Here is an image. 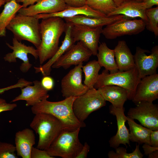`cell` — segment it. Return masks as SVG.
<instances>
[{
	"mask_svg": "<svg viewBox=\"0 0 158 158\" xmlns=\"http://www.w3.org/2000/svg\"><path fill=\"white\" fill-rule=\"evenodd\" d=\"M66 25L63 18L59 17L42 19L40 23L41 43L36 49L40 64L51 59L57 51L60 38L65 30Z\"/></svg>",
	"mask_w": 158,
	"mask_h": 158,
	"instance_id": "obj_1",
	"label": "cell"
},
{
	"mask_svg": "<svg viewBox=\"0 0 158 158\" xmlns=\"http://www.w3.org/2000/svg\"><path fill=\"white\" fill-rule=\"evenodd\" d=\"M77 97H71L56 102L43 100L32 107L31 110L35 114L42 113L51 115L61 122L63 129L74 130L86 126L78 120L73 111V103Z\"/></svg>",
	"mask_w": 158,
	"mask_h": 158,
	"instance_id": "obj_2",
	"label": "cell"
},
{
	"mask_svg": "<svg viewBox=\"0 0 158 158\" xmlns=\"http://www.w3.org/2000/svg\"><path fill=\"white\" fill-rule=\"evenodd\" d=\"M35 115L30 126L39 135L37 147L46 150L63 129V126L58 119L50 114Z\"/></svg>",
	"mask_w": 158,
	"mask_h": 158,
	"instance_id": "obj_3",
	"label": "cell"
},
{
	"mask_svg": "<svg viewBox=\"0 0 158 158\" xmlns=\"http://www.w3.org/2000/svg\"><path fill=\"white\" fill-rule=\"evenodd\" d=\"M39 19L34 16L16 14L6 27L19 41H27L37 49L41 41Z\"/></svg>",
	"mask_w": 158,
	"mask_h": 158,
	"instance_id": "obj_4",
	"label": "cell"
},
{
	"mask_svg": "<svg viewBox=\"0 0 158 158\" xmlns=\"http://www.w3.org/2000/svg\"><path fill=\"white\" fill-rule=\"evenodd\" d=\"M140 79L137 68L119 71L111 74L106 69L99 75L94 87L96 89L108 85H115L125 89L128 95V99L132 100L134 97L137 86Z\"/></svg>",
	"mask_w": 158,
	"mask_h": 158,
	"instance_id": "obj_5",
	"label": "cell"
},
{
	"mask_svg": "<svg viewBox=\"0 0 158 158\" xmlns=\"http://www.w3.org/2000/svg\"><path fill=\"white\" fill-rule=\"evenodd\" d=\"M80 128L63 129L46 150L49 154L53 158H76L83 146L79 138Z\"/></svg>",
	"mask_w": 158,
	"mask_h": 158,
	"instance_id": "obj_6",
	"label": "cell"
},
{
	"mask_svg": "<svg viewBox=\"0 0 158 158\" xmlns=\"http://www.w3.org/2000/svg\"><path fill=\"white\" fill-rule=\"evenodd\" d=\"M106 104L98 90L93 87L75 99L73 109L77 118L83 123L91 113L105 106Z\"/></svg>",
	"mask_w": 158,
	"mask_h": 158,
	"instance_id": "obj_7",
	"label": "cell"
},
{
	"mask_svg": "<svg viewBox=\"0 0 158 158\" xmlns=\"http://www.w3.org/2000/svg\"><path fill=\"white\" fill-rule=\"evenodd\" d=\"M146 25L142 19L132 20L126 17L106 26L102 34L107 39H114L123 35L138 34L145 30Z\"/></svg>",
	"mask_w": 158,
	"mask_h": 158,
	"instance_id": "obj_8",
	"label": "cell"
},
{
	"mask_svg": "<svg viewBox=\"0 0 158 158\" xmlns=\"http://www.w3.org/2000/svg\"><path fill=\"white\" fill-rule=\"evenodd\" d=\"M131 108L128 117L139 121L141 125L152 130H158V106L152 102H140Z\"/></svg>",
	"mask_w": 158,
	"mask_h": 158,
	"instance_id": "obj_9",
	"label": "cell"
},
{
	"mask_svg": "<svg viewBox=\"0 0 158 158\" xmlns=\"http://www.w3.org/2000/svg\"><path fill=\"white\" fill-rule=\"evenodd\" d=\"M135 66L141 80L147 75L157 73L158 66V46L152 47L151 52L139 47H136L134 55Z\"/></svg>",
	"mask_w": 158,
	"mask_h": 158,
	"instance_id": "obj_10",
	"label": "cell"
},
{
	"mask_svg": "<svg viewBox=\"0 0 158 158\" xmlns=\"http://www.w3.org/2000/svg\"><path fill=\"white\" fill-rule=\"evenodd\" d=\"M102 29V27H91L80 25H71V35L75 43L81 42L90 50L92 55L97 56L98 44Z\"/></svg>",
	"mask_w": 158,
	"mask_h": 158,
	"instance_id": "obj_11",
	"label": "cell"
},
{
	"mask_svg": "<svg viewBox=\"0 0 158 158\" xmlns=\"http://www.w3.org/2000/svg\"><path fill=\"white\" fill-rule=\"evenodd\" d=\"M80 63L71 70L61 81V92L65 98L78 97L85 93L89 88L82 83V67Z\"/></svg>",
	"mask_w": 158,
	"mask_h": 158,
	"instance_id": "obj_12",
	"label": "cell"
},
{
	"mask_svg": "<svg viewBox=\"0 0 158 158\" xmlns=\"http://www.w3.org/2000/svg\"><path fill=\"white\" fill-rule=\"evenodd\" d=\"M13 45L6 43L7 46L13 50V51L6 54L4 57L5 61L9 63H16V59L18 58L23 61L20 66V70L23 73L27 72L32 66L29 62L28 54L32 55L35 59L38 57L37 49L32 46H27L16 38L12 39Z\"/></svg>",
	"mask_w": 158,
	"mask_h": 158,
	"instance_id": "obj_13",
	"label": "cell"
},
{
	"mask_svg": "<svg viewBox=\"0 0 158 158\" xmlns=\"http://www.w3.org/2000/svg\"><path fill=\"white\" fill-rule=\"evenodd\" d=\"M92 55L91 51L83 43L78 41L61 56L52 65L53 68L62 67L65 69L73 65L87 61Z\"/></svg>",
	"mask_w": 158,
	"mask_h": 158,
	"instance_id": "obj_14",
	"label": "cell"
},
{
	"mask_svg": "<svg viewBox=\"0 0 158 158\" xmlns=\"http://www.w3.org/2000/svg\"><path fill=\"white\" fill-rule=\"evenodd\" d=\"M158 98V74L142 78L136 90L133 102L136 104L142 101L152 102Z\"/></svg>",
	"mask_w": 158,
	"mask_h": 158,
	"instance_id": "obj_15",
	"label": "cell"
},
{
	"mask_svg": "<svg viewBox=\"0 0 158 158\" xmlns=\"http://www.w3.org/2000/svg\"><path fill=\"white\" fill-rule=\"evenodd\" d=\"M35 4L20 9L18 13L24 16H34L40 14H49L60 12L68 6L63 0H38Z\"/></svg>",
	"mask_w": 158,
	"mask_h": 158,
	"instance_id": "obj_16",
	"label": "cell"
},
{
	"mask_svg": "<svg viewBox=\"0 0 158 158\" xmlns=\"http://www.w3.org/2000/svg\"><path fill=\"white\" fill-rule=\"evenodd\" d=\"M109 109L110 113L116 116L117 125L116 134L109 141L110 146L115 149L120 144H123L127 147V144L130 145V133L125 125L127 117L124 114L125 108H116L111 104L109 106Z\"/></svg>",
	"mask_w": 158,
	"mask_h": 158,
	"instance_id": "obj_17",
	"label": "cell"
},
{
	"mask_svg": "<svg viewBox=\"0 0 158 158\" xmlns=\"http://www.w3.org/2000/svg\"><path fill=\"white\" fill-rule=\"evenodd\" d=\"M33 83V85H29L21 88V94L14 98L11 102L25 100L27 106L32 107L40 101L47 100L49 97L48 91L42 86L41 82L35 80Z\"/></svg>",
	"mask_w": 158,
	"mask_h": 158,
	"instance_id": "obj_18",
	"label": "cell"
},
{
	"mask_svg": "<svg viewBox=\"0 0 158 158\" xmlns=\"http://www.w3.org/2000/svg\"><path fill=\"white\" fill-rule=\"evenodd\" d=\"M66 23L65 37L61 46L54 55L46 63L40 67H34L36 73L41 72L44 76L49 75L52 65L74 44L75 42L71 35V25Z\"/></svg>",
	"mask_w": 158,
	"mask_h": 158,
	"instance_id": "obj_19",
	"label": "cell"
},
{
	"mask_svg": "<svg viewBox=\"0 0 158 158\" xmlns=\"http://www.w3.org/2000/svg\"><path fill=\"white\" fill-rule=\"evenodd\" d=\"M125 18V16L122 15L102 18L79 15L63 19L66 23L71 25H80L91 27H97L106 26Z\"/></svg>",
	"mask_w": 158,
	"mask_h": 158,
	"instance_id": "obj_20",
	"label": "cell"
},
{
	"mask_svg": "<svg viewBox=\"0 0 158 158\" xmlns=\"http://www.w3.org/2000/svg\"><path fill=\"white\" fill-rule=\"evenodd\" d=\"M146 9V5L142 1L127 0L117 7L107 17L122 15L127 18H140L146 23L148 18L145 13Z\"/></svg>",
	"mask_w": 158,
	"mask_h": 158,
	"instance_id": "obj_21",
	"label": "cell"
},
{
	"mask_svg": "<svg viewBox=\"0 0 158 158\" xmlns=\"http://www.w3.org/2000/svg\"><path fill=\"white\" fill-rule=\"evenodd\" d=\"M15 142L17 156L22 158H30L32 148L35 143L33 130L26 128L17 132L15 135Z\"/></svg>",
	"mask_w": 158,
	"mask_h": 158,
	"instance_id": "obj_22",
	"label": "cell"
},
{
	"mask_svg": "<svg viewBox=\"0 0 158 158\" xmlns=\"http://www.w3.org/2000/svg\"><path fill=\"white\" fill-rule=\"evenodd\" d=\"M114 50L119 71H126L135 67L134 55L125 41H119Z\"/></svg>",
	"mask_w": 158,
	"mask_h": 158,
	"instance_id": "obj_23",
	"label": "cell"
},
{
	"mask_svg": "<svg viewBox=\"0 0 158 158\" xmlns=\"http://www.w3.org/2000/svg\"><path fill=\"white\" fill-rule=\"evenodd\" d=\"M98 90L106 101L111 102L114 107L121 108L128 99L126 90L120 86L108 85L101 87Z\"/></svg>",
	"mask_w": 158,
	"mask_h": 158,
	"instance_id": "obj_24",
	"label": "cell"
},
{
	"mask_svg": "<svg viewBox=\"0 0 158 158\" xmlns=\"http://www.w3.org/2000/svg\"><path fill=\"white\" fill-rule=\"evenodd\" d=\"M79 15H85L96 18L107 17L101 13L92 9L86 4L80 7H73L68 6L66 9L60 12L49 14H40L34 16L40 19L52 17H57L64 18Z\"/></svg>",
	"mask_w": 158,
	"mask_h": 158,
	"instance_id": "obj_25",
	"label": "cell"
},
{
	"mask_svg": "<svg viewBox=\"0 0 158 158\" xmlns=\"http://www.w3.org/2000/svg\"><path fill=\"white\" fill-rule=\"evenodd\" d=\"M98 51L97 61L101 67H104L111 74L119 71L115 59L114 49L109 48L105 42H102L98 47Z\"/></svg>",
	"mask_w": 158,
	"mask_h": 158,
	"instance_id": "obj_26",
	"label": "cell"
},
{
	"mask_svg": "<svg viewBox=\"0 0 158 158\" xmlns=\"http://www.w3.org/2000/svg\"><path fill=\"white\" fill-rule=\"evenodd\" d=\"M130 130L129 140L139 144H147L150 145V137L152 130L135 122L134 119L127 116Z\"/></svg>",
	"mask_w": 158,
	"mask_h": 158,
	"instance_id": "obj_27",
	"label": "cell"
},
{
	"mask_svg": "<svg viewBox=\"0 0 158 158\" xmlns=\"http://www.w3.org/2000/svg\"><path fill=\"white\" fill-rule=\"evenodd\" d=\"M23 7L16 0L6 3L0 14V37L6 36V27L19 10Z\"/></svg>",
	"mask_w": 158,
	"mask_h": 158,
	"instance_id": "obj_28",
	"label": "cell"
},
{
	"mask_svg": "<svg viewBox=\"0 0 158 158\" xmlns=\"http://www.w3.org/2000/svg\"><path fill=\"white\" fill-rule=\"evenodd\" d=\"M101 67L97 61L93 60L83 66V71L85 75L84 85L89 89L93 87L99 75Z\"/></svg>",
	"mask_w": 158,
	"mask_h": 158,
	"instance_id": "obj_29",
	"label": "cell"
},
{
	"mask_svg": "<svg viewBox=\"0 0 158 158\" xmlns=\"http://www.w3.org/2000/svg\"><path fill=\"white\" fill-rule=\"evenodd\" d=\"M86 4L92 9L107 17L117 7L113 0H86Z\"/></svg>",
	"mask_w": 158,
	"mask_h": 158,
	"instance_id": "obj_30",
	"label": "cell"
},
{
	"mask_svg": "<svg viewBox=\"0 0 158 158\" xmlns=\"http://www.w3.org/2000/svg\"><path fill=\"white\" fill-rule=\"evenodd\" d=\"M115 149V152L113 150L109 152V158H142L143 156L140 150L139 145H136L135 150L131 153H127L126 149L123 147H118Z\"/></svg>",
	"mask_w": 158,
	"mask_h": 158,
	"instance_id": "obj_31",
	"label": "cell"
},
{
	"mask_svg": "<svg viewBox=\"0 0 158 158\" xmlns=\"http://www.w3.org/2000/svg\"><path fill=\"white\" fill-rule=\"evenodd\" d=\"M145 13L148 18L146 28L153 33L156 37L158 36V7L146 9Z\"/></svg>",
	"mask_w": 158,
	"mask_h": 158,
	"instance_id": "obj_32",
	"label": "cell"
},
{
	"mask_svg": "<svg viewBox=\"0 0 158 158\" xmlns=\"http://www.w3.org/2000/svg\"><path fill=\"white\" fill-rule=\"evenodd\" d=\"M15 146L0 141V158H17Z\"/></svg>",
	"mask_w": 158,
	"mask_h": 158,
	"instance_id": "obj_33",
	"label": "cell"
},
{
	"mask_svg": "<svg viewBox=\"0 0 158 158\" xmlns=\"http://www.w3.org/2000/svg\"><path fill=\"white\" fill-rule=\"evenodd\" d=\"M30 158H53L46 150H42L33 147L30 153Z\"/></svg>",
	"mask_w": 158,
	"mask_h": 158,
	"instance_id": "obj_34",
	"label": "cell"
},
{
	"mask_svg": "<svg viewBox=\"0 0 158 158\" xmlns=\"http://www.w3.org/2000/svg\"><path fill=\"white\" fill-rule=\"evenodd\" d=\"M17 107L16 104L8 103L5 99L0 98V113L12 110Z\"/></svg>",
	"mask_w": 158,
	"mask_h": 158,
	"instance_id": "obj_35",
	"label": "cell"
},
{
	"mask_svg": "<svg viewBox=\"0 0 158 158\" xmlns=\"http://www.w3.org/2000/svg\"><path fill=\"white\" fill-rule=\"evenodd\" d=\"M44 88L47 90H51L54 86V81L52 78L47 76H44L41 82Z\"/></svg>",
	"mask_w": 158,
	"mask_h": 158,
	"instance_id": "obj_36",
	"label": "cell"
},
{
	"mask_svg": "<svg viewBox=\"0 0 158 158\" xmlns=\"http://www.w3.org/2000/svg\"><path fill=\"white\" fill-rule=\"evenodd\" d=\"M67 6L73 7H80L86 4V0H63Z\"/></svg>",
	"mask_w": 158,
	"mask_h": 158,
	"instance_id": "obj_37",
	"label": "cell"
},
{
	"mask_svg": "<svg viewBox=\"0 0 158 158\" xmlns=\"http://www.w3.org/2000/svg\"><path fill=\"white\" fill-rule=\"evenodd\" d=\"M150 145L158 147V130H152L150 137Z\"/></svg>",
	"mask_w": 158,
	"mask_h": 158,
	"instance_id": "obj_38",
	"label": "cell"
},
{
	"mask_svg": "<svg viewBox=\"0 0 158 158\" xmlns=\"http://www.w3.org/2000/svg\"><path fill=\"white\" fill-rule=\"evenodd\" d=\"M90 146L87 142H85L81 151L77 155L76 158H87L90 150Z\"/></svg>",
	"mask_w": 158,
	"mask_h": 158,
	"instance_id": "obj_39",
	"label": "cell"
},
{
	"mask_svg": "<svg viewBox=\"0 0 158 158\" xmlns=\"http://www.w3.org/2000/svg\"><path fill=\"white\" fill-rule=\"evenodd\" d=\"M142 148L144 151V155H148L154 151L158 150V147H153L147 144H143Z\"/></svg>",
	"mask_w": 158,
	"mask_h": 158,
	"instance_id": "obj_40",
	"label": "cell"
},
{
	"mask_svg": "<svg viewBox=\"0 0 158 158\" xmlns=\"http://www.w3.org/2000/svg\"><path fill=\"white\" fill-rule=\"evenodd\" d=\"M38 0H16L18 3H22L23 8H25L28 6L32 5L35 4Z\"/></svg>",
	"mask_w": 158,
	"mask_h": 158,
	"instance_id": "obj_41",
	"label": "cell"
},
{
	"mask_svg": "<svg viewBox=\"0 0 158 158\" xmlns=\"http://www.w3.org/2000/svg\"><path fill=\"white\" fill-rule=\"evenodd\" d=\"M142 2L145 4L146 9L150 8L154 5H158V0H143Z\"/></svg>",
	"mask_w": 158,
	"mask_h": 158,
	"instance_id": "obj_42",
	"label": "cell"
},
{
	"mask_svg": "<svg viewBox=\"0 0 158 158\" xmlns=\"http://www.w3.org/2000/svg\"><path fill=\"white\" fill-rule=\"evenodd\" d=\"M149 158H158V150H156L148 155Z\"/></svg>",
	"mask_w": 158,
	"mask_h": 158,
	"instance_id": "obj_43",
	"label": "cell"
},
{
	"mask_svg": "<svg viewBox=\"0 0 158 158\" xmlns=\"http://www.w3.org/2000/svg\"><path fill=\"white\" fill-rule=\"evenodd\" d=\"M117 7L119 6L127 0H113Z\"/></svg>",
	"mask_w": 158,
	"mask_h": 158,
	"instance_id": "obj_44",
	"label": "cell"
},
{
	"mask_svg": "<svg viewBox=\"0 0 158 158\" xmlns=\"http://www.w3.org/2000/svg\"><path fill=\"white\" fill-rule=\"evenodd\" d=\"M5 3V0H0V7Z\"/></svg>",
	"mask_w": 158,
	"mask_h": 158,
	"instance_id": "obj_45",
	"label": "cell"
},
{
	"mask_svg": "<svg viewBox=\"0 0 158 158\" xmlns=\"http://www.w3.org/2000/svg\"><path fill=\"white\" fill-rule=\"evenodd\" d=\"M138 2H142L143 0H133Z\"/></svg>",
	"mask_w": 158,
	"mask_h": 158,
	"instance_id": "obj_46",
	"label": "cell"
},
{
	"mask_svg": "<svg viewBox=\"0 0 158 158\" xmlns=\"http://www.w3.org/2000/svg\"><path fill=\"white\" fill-rule=\"evenodd\" d=\"M5 0V3H7L8 2H9L10 1H11V0Z\"/></svg>",
	"mask_w": 158,
	"mask_h": 158,
	"instance_id": "obj_47",
	"label": "cell"
}]
</instances>
